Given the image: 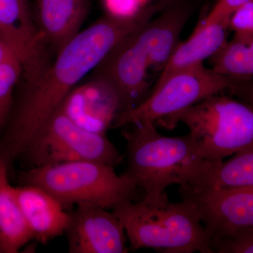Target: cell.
<instances>
[{"instance_id": "3957f363", "label": "cell", "mask_w": 253, "mask_h": 253, "mask_svg": "<svg viewBox=\"0 0 253 253\" xmlns=\"http://www.w3.org/2000/svg\"><path fill=\"white\" fill-rule=\"evenodd\" d=\"M123 224L129 251L154 249L165 253H212L194 205L169 201L166 191L145 195L138 203L126 200L112 208Z\"/></svg>"}, {"instance_id": "8fae6325", "label": "cell", "mask_w": 253, "mask_h": 253, "mask_svg": "<svg viewBox=\"0 0 253 253\" xmlns=\"http://www.w3.org/2000/svg\"><path fill=\"white\" fill-rule=\"evenodd\" d=\"M71 253H126L123 224L113 212L96 206H77L70 212L66 229Z\"/></svg>"}, {"instance_id": "30bf717a", "label": "cell", "mask_w": 253, "mask_h": 253, "mask_svg": "<svg viewBox=\"0 0 253 253\" xmlns=\"http://www.w3.org/2000/svg\"><path fill=\"white\" fill-rule=\"evenodd\" d=\"M0 40L21 61L27 84L49 63L48 47L29 0H0Z\"/></svg>"}, {"instance_id": "cb8c5ba5", "label": "cell", "mask_w": 253, "mask_h": 253, "mask_svg": "<svg viewBox=\"0 0 253 253\" xmlns=\"http://www.w3.org/2000/svg\"><path fill=\"white\" fill-rule=\"evenodd\" d=\"M16 56L9 46L0 40V63L9 58Z\"/></svg>"}, {"instance_id": "2e32d148", "label": "cell", "mask_w": 253, "mask_h": 253, "mask_svg": "<svg viewBox=\"0 0 253 253\" xmlns=\"http://www.w3.org/2000/svg\"><path fill=\"white\" fill-rule=\"evenodd\" d=\"M229 18L208 26L197 25L187 41L179 42L151 90L174 73L204 64L205 60L215 54L227 41Z\"/></svg>"}, {"instance_id": "484cf974", "label": "cell", "mask_w": 253, "mask_h": 253, "mask_svg": "<svg viewBox=\"0 0 253 253\" xmlns=\"http://www.w3.org/2000/svg\"><path fill=\"white\" fill-rule=\"evenodd\" d=\"M0 253H2V251H1V246H0Z\"/></svg>"}, {"instance_id": "5b68a950", "label": "cell", "mask_w": 253, "mask_h": 253, "mask_svg": "<svg viewBox=\"0 0 253 253\" xmlns=\"http://www.w3.org/2000/svg\"><path fill=\"white\" fill-rule=\"evenodd\" d=\"M184 123L196 157L222 161L253 144V111L249 105L221 93L212 95L161 123L165 127Z\"/></svg>"}, {"instance_id": "277c9868", "label": "cell", "mask_w": 253, "mask_h": 253, "mask_svg": "<svg viewBox=\"0 0 253 253\" xmlns=\"http://www.w3.org/2000/svg\"><path fill=\"white\" fill-rule=\"evenodd\" d=\"M23 184L45 190L68 209L72 206H96L112 209L132 199L137 186L115 168L103 163L77 161L34 167L20 173Z\"/></svg>"}, {"instance_id": "d6986e66", "label": "cell", "mask_w": 253, "mask_h": 253, "mask_svg": "<svg viewBox=\"0 0 253 253\" xmlns=\"http://www.w3.org/2000/svg\"><path fill=\"white\" fill-rule=\"evenodd\" d=\"M23 66L16 56L0 63V127L4 126L13 107V93Z\"/></svg>"}, {"instance_id": "7a4b0ae2", "label": "cell", "mask_w": 253, "mask_h": 253, "mask_svg": "<svg viewBox=\"0 0 253 253\" xmlns=\"http://www.w3.org/2000/svg\"><path fill=\"white\" fill-rule=\"evenodd\" d=\"M191 14L189 3L170 0L154 17L118 42L95 68L93 78L107 83L117 94L119 113L148 97V71H163Z\"/></svg>"}, {"instance_id": "ffe728a7", "label": "cell", "mask_w": 253, "mask_h": 253, "mask_svg": "<svg viewBox=\"0 0 253 253\" xmlns=\"http://www.w3.org/2000/svg\"><path fill=\"white\" fill-rule=\"evenodd\" d=\"M208 244L212 253H253V227L223 233Z\"/></svg>"}, {"instance_id": "52a82bcc", "label": "cell", "mask_w": 253, "mask_h": 253, "mask_svg": "<svg viewBox=\"0 0 253 253\" xmlns=\"http://www.w3.org/2000/svg\"><path fill=\"white\" fill-rule=\"evenodd\" d=\"M246 84L218 74L204 64L186 68L174 73L151 89L140 104L119 113L112 126L119 127L144 121L161 124L202 100L225 90L251 101V90L246 89Z\"/></svg>"}, {"instance_id": "8992f818", "label": "cell", "mask_w": 253, "mask_h": 253, "mask_svg": "<svg viewBox=\"0 0 253 253\" xmlns=\"http://www.w3.org/2000/svg\"><path fill=\"white\" fill-rule=\"evenodd\" d=\"M133 125L132 129L123 133L127 151V168L123 174L147 196L161 194L173 184H184L198 159L189 134L163 135L151 121Z\"/></svg>"}, {"instance_id": "603a6c76", "label": "cell", "mask_w": 253, "mask_h": 253, "mask_svg": "<svg viewBox=\"0 0 253 253\" xmlns=\"http://www.w3.org/2000/svg\"><path fill=\"white\" fill-rule=\"evenodd\" d=\"M229 28L238 34L253 35V1L243 5L231 14Z\"/></svg>"}, {"instance_id": "5bb4252c", "label": "cell", "mask_w": 253, "mask_h": 253, "mask_svg": "<svg viewBox=\"0 0 253 253\" xmlns=\"http://www.w3.org/2000/svg\"><path fill=\"white\" fill-rule=\"evenodd\" d=\"M90 8L91 0H36L33 14L47 47L57 53L71 41Z\"/></svg>"}, {"instance_id": "ac0fdd59", "label": "cell", "mask_w": 253, "mask_h": 253, "mask_svg": "<svg viewBox=\"0 0 253 253\" xmlns=\"http://www.w3.org/2000/svg\"><path fill=\"white\" fill-rule=\"evenodd\" d=\"M210 59L214 72L247 83L253 76V35L235 33Z\"/></svg>"}, {"instance_id": "7402d4cb", "label": "cell", "mask_w": 253, "mask_h": 253, "mask_svg": "<svg viewBox=\"0 0 253 253\" xmlns=\"http://www.w3.org/2000/svg\"><path fill=\"white\" fill-rule=\"evenodd\" d=\"M251 1L253 0H217L211 11L198 25L208 26L224 18H230L236 10Z\"/></svg>"}, {"instance_id": "e0dca14e", "label": "cell", "mask_w": 253, "mask_h": 253, "mask_svg": "<svg viewBox=\"0 0 253 253\" xmlns=\"http://www.w3.org/2000/svg\"><path fill=\"white\" fill-rule=\"evenodd\" d=\"M8 168L0 159V246L2 253H18L33 240L10 184Z\"/></svg>"}, {"instance_id": "9c48e42d", "label": "cell", "mask_w": 253, "mask_h": 253, "mask_svg": "<svg viewBox=\"0 0 253 253\" xmlns=\"http://www.w3.org/2000/svg\"><path fill=\"white\" fill-rule=\"evenodd\" d=\"M181 199L194 205L206 238L253 227V186L240 188H191L179 186Z\"/></svg>"}, {"instance_id": "7c38bea8", "label": "cell", "mask_w": 253, "mask_h": 253, "mask_svg": "<svg viewBox=\"0 0 253 253\" xmlns=\"http://www.w3.org/2000/svg\"><path fill=\"white\" fill-rule=\"evenodd\" d=\"M59 109L81 127L105 134L119 114L120 104L111 86L93 78L84 84L76 86Z\"/></svg>"}, {"instance_id": "4fadbf2b", "label": "cell", "mask_w": 253, "mask_h": 253, "mask_svg": "<svg viewBox=\"0 0 253 253\" xmlns=\"http://www.w3.org/2000/svg\"><path fill=\"white\" fill-rule=\"evenodd\" d=\"M14 192L33 239L46 244L65 234L70 212L54 196L31 184L14 187Z\"/></svg>"}, {"instance_id": "ba28073f", "label": "cell", "mask_w": 253, "mask_h": 253, "mask_svg": "<svg viewBox=\"0 0 253 253\" xmlns=\"http://www.w3.org/2000/svg\"><path fill=\"white\" fill-rule=\"evenodd\" d=\"M24 154L35 167L89 161L116 167L123 156L106 134L81 127L61 110L44 125Z\"/></svg>"}, {"instance_id": "9a60e30c", "label": "cell", "mask_w": 253, "mask_h": 253, "mask_svg": "<svg viewBox=\"0 0 253 253\" xmlns=\"http://www.w3.org/2000/svg\"><path fill=\"white\" fill-rule=\"evenodd\" d=\"M228 161L196 160L185 182L191 188H240L253 186V144Z\"/></svg>"}, {"instance_id": "6da1fadb", "label": "cell", "mask_w": 253, "mask_h": 253, "mask_svg": "<svg viewBox=\"0 0 253 253\" xmlns=\"http://www.w3.org/2000/svg\"><path fill=\"white\" fill-rule=\"evenodd\" d=\"M162 1L145 5L130 18L118 19L105 15L81 31L56 53L10 113L0 139V159L8 168L26 152L44 125L62 105L68 94L128 33L154 17Z\"/></svg>"}, {"instance_id": "d4e9b609", "label": "cell", "mask_w": 253, "mask_h": 253, "mask_svg": "<svg viewBox=\"0 0 253 253\" xmlns=\"http://www.w3.org/2000/svg\"><path fill=\"white\" fill-rule=\"evenodd\" d=\"M148 0H139V2H140V4L142 5V6H145L144 3L146 2Z\"/></svg>"}, {"instance_id": "44dd1931", "label": "cell", "mask_w": 253, "mask_h": 253, "mask_svg": "<svg viewBox=\"0 0 253 253\" xmlns=\"http://www.w3.org/2000/svg\"><path fill=\"white\" fill-rule=\"evenodd\" d=\"M106 15L118 19L135 16L143 7L139 0H101Z\"/></svg>"}]
</instances>
